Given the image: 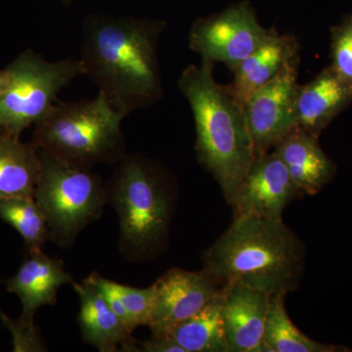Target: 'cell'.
I'll return each instance as SVG.
<instances>
[{
    "instance_id": "11",
    "label": "cell",
    "mask_w": 352,
    "mask_h": 352,
    "mask_svg": "<svg viewBox=\"0 0 352 352\" xmlns=\"http://www.w3.org/2000/svg\"><path fill=\"white\" fill-rule=\"evenodd\" d=\"M303 194L274 152L254 157L233 205V217L281 219L285 208Z\"/></svg>"
},
{
    "instance_id": "6",
    "label": "cell",
    "mask_w": 352,
    "mask_h": 352,
    "mask_svg": "<svg viewBox=\"0 0 352 352\" xmlns=\"http://www.w3.org/2000/svg\"><path fill=\"white\" fill-rule=\"evenodd\" d=\"M118 164L106 190L119 214L122 248L132 254H149L168 232L170 206L163 179L138 155H126Z\"/></svg>"
},
{
    "instance_id": "27",
    "label": "cell",
    "mask_w": 352,
    "mask_h": 352,
    "mask_svg": "<svg viewBox=\"0 0 352 352\" xmlns=\"http://www.w3.org/2000/svg\"><path fill=\"white\" fill-rule=\"evenodd\" d=\"M61 1L65 4H72L73 2H75L76 0H61Z\"/></svg>"
},
{
    "instance_id": "24",
    "label": "cell",
    "mask_w": 352,
    "mask_h": 352,
    "mask_svg": "<svg viewBox=\"0 0 352 352\" xmlns=\"http://www.w3.org/2000/svg\"><path fill=\"white\" fill-rule=\"evenodd\" d=\"M0 319L12 333L14 351H45L41 333L34 326L25 325L21 320L13 321L1 310Z\"/></svg>"
},
{
    "instance_id": "8",
    "label": "cell",
    "mask_w": 352,
    "mask_h": 352,
    "mask_svg": "<svg viewBox=\"0 0 352 352\" xmlns=\"http://www.w3.org/2000/svg\"><path fill=\"white\" fill-rule=\"evenodd\" d=\"M276 32L275 28L266 29L259 23L249 1H241L194 21L188 43L201 60L219 62L234 71Z\"/></svg>"
},
{
    "instance_id": "26",
    "label": "cell",
    "mask_w": 352,
    "mask_h": 352,
    "mask_svg": "<svg viewBox=\"0 0 352 352\" xmlns=\"http://www.w3.org/2000/svg\"><path fill=\"white\" fill-rule=\"evenodd\" d=\"M7 82H8V76H7L6 69H0V95L6 89Z\"/></svg>"
},
{
    "instance_id": "9",
    "label": "cell",
    "mask_w": 352,
    "mask_h": 352,
    "mask_svg": "<svg viewBox=\"0 0 352 352\" xmlns=\"http://www.w3.org/2000/svg\"><path fill=\"white\" fill-rule=\"evenodd\" d=\"M300 57L258 88L245 101L244 111L256 157L273 151L298 126L296 98Z\"/></svg>"
},
{
    "instance_id": "15",
    "label": "cell",
    "mask_w": 352,
    "mask_h": 352,
    "mask_svg": "<svg viewBox=\"0 0 352 352\" xmlns=\"http://www.w3.org/2000/svg\"><path fill=\"white\" fill-rule=\"evenodd\" d=\"M273 152L303 195H316L337 175V166L322 149L319 138L300 127L289 132Z\"/></svg>"
},
{
    "instance_id": "13",
    "label": "cell",
    "mask_w": 352,
    "mask_h": 352,
    "mask_svg": "<svg viewBox=\"0 0 352 352\" xmlns=\"http://www.w3.org/2000/svg\"><path fill=\"white\" fill-rule=\"evenodd\" d=\"M73 283L63 261L50 258L43 250L28 252L17 273L6 281L7 291L19 296L23 307L20 320L27 326H34L39 308L56 305L58 291L63 285Z\"/></svg>"
},
{
    "instance_id": "16",
    "label": "cell",
    "mask_w": 352,
    "mask_h": 352,
    "mask_svg": "<svg viewBox=\"0 0 352 352\" xmlns=\"http://www.w3.org/2000/svg\"><path fill=\"white\" fill-rule=\"evenodd\" d=\"M73 286L80 298L78 322L85 342L101 352L140 351L131 331L94 287L85 282Z\"/></svg>"
},
{
    "instance_id": "18",
    "label": "cell",
    "mask_w": 352,
    "mask_h": 352,
    "mask_svg": "<svg viewBox=\"0 0 352 352\" xmlns=\"http://www.w3.org/2000/svg\"><path fill=\"white\" fill-rule=\"evenodd\" d=\"M41 170V157L32 143L0 135V201L34 197Z\"/></svg>"
},
{
    "instance_id": "25",
    "label": "cell",
    "mask_w": 352,
    "mask_h": 352,
    "mask_svg": "<svg viewBox=\"0 0 352 352\" xmlns=\"http://www.w3.org/2000/svg\"><path fill=\"white\" fill-rule=\"evenodd\" d=\"M138 346L144 352H185L170 336H152V339L138 342Z\"/></svg>"
},
{
    "instance_id": "23",
    "label": "cell",
    "mask_w": 352,
    "mask_h": 352,
    "mask_svg": "<svg viewBox=\"0 0 352 352\" xmlns=\"http://www.w3.org/2000/svg\"><path fill=\"white\" fill-rule=\"evenodd\" d=\"M330 67L352 87V13L330 29Z\"/></svg>"
},
{
    "instance_id": "10",
    "label": "cell",
    "mask_w": 352,
    "mask_h": 352,
    "mask_svg": "<svg viewBox=\"0 0 352 352\" xmlns=\"http://www.w3.org/2000/svg\"><path fill=\"white\" fill-rule=\"evenodd\" d=\"M152 336H168L173 329L201 311L221 293L222 287L207 270L171 268L154 283Z\"/></svg>"
},
{
    "instance_id": "5",
    "label": "cell",
    "mask_w": 352,
    "mask_h": 352,
    "mask_svg": "<svg viewBox=\"0 0 352 352\" xmlns=\"http://www.w3.org/2000/svg\"><path fill=\"white\" fill-rule=\"evenodd\" d=\"M38 154L34 200L47 220L50 240L60 248H71L80 231L101 217L107 190L92 168L45 152Z\"/></svg>"
},
{
    "instance_id": "14",
    "label": "cell",
    "mask_w": 352,
    "mask_h": 352,
    "mask_svg": "<svg viewBox=\"0 0 352 352\" xmlns=\"http://www.w3.org/2000/svg\"><path fill=\"white\" fill-rule=\"evenodd\" d=\"M352 103V87L330 65L314 80L298 88L296 113L298 127L319 138L324 129Z\"/></svg>"
},
{
    "instance_id": "17",
    "label": "cell",
    "mask_w": 352,
    "mask_h": 352,
    "mask_svg": "<svg viewBox=\"0 0 352 352\" xmlns=\"http://www.w3.org/2000/svg\"><path fill=\"white\" fill-rule=\"evenodd\" d=\"M298 57L300 55L298 38L277 32L232 71L233 82L229 85L231 90L244 106L254 92L270 82Z\"/></svg>"
},
{
    "instance_id": "21",
    "label": "cell",
    "mask_w": 352,
    "mask_h": 352,
    "mask_svg": "<svg viewBox=\"0 0 352 352\" xmlns=\"http://www.w3.org/2000/svg\"><path fill=\"white\" fill-rule=\"evenodd\" d=\"M0 219L20 234L28 252L43 249L50 240L47 220L34 197H16L0 201Z\"/></svg>"
},
{
    "instance_id": "3",
    "label": "cell",
    "mask_w": 352,
    "mask_h": 352,
    "mask_svg": "<svg viewBox=\"0 0 352 352\" xmlns=\"http://www.w3.org/2000/svg\"><path fill=\"white\" fill-rule=\"evenodd\" d=\"M214 69V63L206 60L189 65L177 85L193 113L197 159L232 206L256 155L244 106L230 85L215 80Z\"/></svg>"
},
{
    "instance_id": "7",
    "label": "cell",
    "mask_w": 352,
    "mask_h": 352,
    "mask_svg": "<svg viewBox=\"0 0 352 352\" xmlns=\"http://www.w3.org/2000/svg\"><path fill=\"white\" fill-rule=\"evenodd\" d=\"M6 71L8 82L0 95V135L16 138L48 115L65 87L85 76L80 59L50 61L32 50L21 53Z\"/></svg>"
},
{
    "instance_id": "1",
    "label": "cell",
    "mask_w": 352,
    "mask_h": 352,
    "mask_svg": "<svg viewBox=\"0 0 352 352\" xmlns=\"http://www.w3.org/2000/svg\"><path fill=\"white\" fill-rule=\"evenodd\" d=\"M164 20L89 14L83 19L80 57L88 76L124 115L151 107L164 97L157 44Z\"/></svg>"
},
{
    "instance_id": "2",
    "label": "cell",
    "mask_w": 352,
    "mask_h": 352,
    "mask_svg": "<svg viewBox=\"0 0 352 352\" xmlns=\"http://www.w3.org/2000/svg\"><path fill=\"white\" fill-rule=\"evenodd\" d=\"M203 268L220 286L241 284L268 295L295 292L305 245L283 219L233 217L232 224L201 254Z\"/></svg>"
},
{
    "instance_id": "22",
    "label": "cell",
    "mask_w": 352,
    "mask_h": 352,
    "mask_svg": "<svg viewBox=\"0 0 352 352\" xmlns=\"http://www.w3.org/2000/svg\"><path fill=\"white\" fill-rule=\"evenodd\" d=\"M108 284L126 309L133 328L149 326L156 300L154 284L146 289L132 288L111 280H108Z\"/></svg>"
},
{
    "instance_id": "20",
    "label": "cell",
    "mask_w": 352,
    "mask_h": 352,
    "mask_svg": "<svg viewBox=\"0 0 352 352\" xmlns=\"http://www.w3.org/2000/svg\"><path fill=\"white\" fill-rule=\"evenodd\" d=\"M171 338L185 352H228L220 295L188 320L173 329Z\"/></svg>"
},
{
    "instance_id": "4",
    "label": "cell",
    "mask_w": 352,
    "mask_h": 352,
    "mask_svg": "<svg viewBox=\"0 0 352 352\" xmlns=\"http://www.w3.org/2000/svg\"><path fill=\"white\" fill-rule=\"evenodd\" d=\"M126 117L99 92L89 100L57 102L34 126L31 143L38 151L88 168L119 163L126 155Z\"/></svg>"
},
{
    "instance_id": "19",
    "label": "cell",
    "mask_w": 352,
    "mask_h": 352,
    "mask_svg": "<svg viewBox=\"0 0 352 352\" xmlns=\"http://www.w3.org/2000/svg\"><path fill=\"white\" fill-rule=\"evenodd\" d=\"M284 294L270 296L264 329L263 352H346L347 347L322 344L308 338L293 323L285 307Z\"/></svg>"
},
{
    "instance_id": "12",
    "label": "cell",
    "mask_w": 352,
    "mask_h": 352,
    "mask_svg": "<svg viewBox=\"0 0 352 352\" xmlns=\"http://www.w3.org/2000/svg\"><path fill=\"white\" fill-rule=\"evenodd\" d=\"M270 296L244 285L222 286V318L228 352H263Z\"/></svg>"
}]
</instances>
